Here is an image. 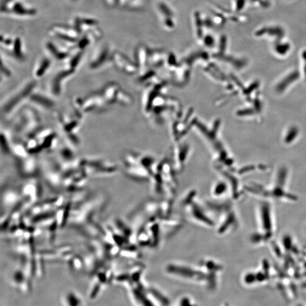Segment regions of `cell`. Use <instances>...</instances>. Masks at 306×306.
I'll return each mask as SVG.
<instances>
[{
    "label": "cell",
    "instance_id": "1",
    "mask_svg": "<svg viewBox=\"0 0 306 306\" xmlns=\"http://www.w3.org/2000/svg\"><path fill=\"white\" fill-rule=\"evenodd\" d=\"M257 229L250 240L255 246H263L272 241L276 231L273 209L271 202L264 200L257 206Z\"/></svg>",
    "mask_w": 306,
    "mask_h": 306
},
{
    "label": "cell",
    "instance_id": "2",
    "mask_svg": "<svg viewBox=\"0 0 306 306\" xmlns=\"http://www.w3.org/2000/svg\"><path fill=\"white\" fill-rule=\"evenodd\" d=\"M49 34L52 38L59 40L61 44L73 52L75 51L76 43L82 35L72 25L61 24H55L51 26Z\"/></svg>",
    "mask_w": 306,
    "mask_h": 306
},
{
    "label": "cell",
    "instance_id": "3",
    "mask_svg": "<svg viewBox=\"0 0 306 306\" xmlns=\"http://www.w3.org/2000/svg\"><path fill=\"white\" fill-rule=\"evenodd\" d=\"M270 265L266 261L255 271H250L244 275L243 280L244 284L248 286L262 285L268 283L272 278Z\"/></svg>",
    "mask_w": 306,
    "mask_h": 306
},
{
    "label": "cell",
    "instance_id": "4",
    "mask_svg": "<svg viewBox=\"0 0 306 306\" xmlns=\"http://www.w3.org/2000/svg\"><path fill=\"white\" fill-rule=\"evenodd\" d=\"M1 13L27 17H33L36 14L35 9L28 6L19 0H1Z\"/></svg>",
    "mask_w": 306,
    "mask_h": 306
},
{
    "label": "cell",
    "instance_id": "5",
    "mask_svg": "<svg viewBox=\"0 0 306 306\" xmlns=\"http://www.w3.org/2000/svg\"><path fill=\"white\" fill-rule=\"evenodd\" d=\"M45 48L52 57L59 61L68 59L72 51L61 44L60 45L56 43L49 40L45 43Z\"/></svg>",
    "mask_w": 306,
    "mask_h": 306
},
{
    "label": "cell",
    "instance_id": "6",
    "mask_svg": "<svg viewBox=\"0 0 306 306\" xmlns=\"http://www.w3.org/2000/svg\"><path fill=\"white\" fill-rule=\"evenodd\" d=\"M99 22L94 18L87 17H76L73 19L72 26L80 34L86 33L94 27L98 26Z\"/></svg>",
    "mask_w": 306,
    "mask_h": 306
},
{
    "label": "cell",
    "instance_id": "7",
    "mask_svg": "<svg viewBox=\"0 0 306 306\" xmlns=\"http://www.w3.org/2000/svg\"><path fill=\"white\" fill-rule=\"evenodd\" d=\"M111 54L109 48L106 46L100 48L93 55L90 61V68L92 69L99 68L103 65L108 60H111Z\"/></svg>",
    "mask_w": 306,
    "mask_h": 306
},
{
    "label": "cell",
    "instance_id": "8",
    "mask_svg": "<svg viewBox=\"0 0 306 306\" xmlns=\"http://www.w3.org/2000/svg\"><path fill=\"white\" fill-rule=\"evenodd\" d=\"M51 60L47 57L44 56L36 63L34 69L33 74L36 78H40L44 75L51 66Z\"/></svg>",
    "mask_w": 306,
    "mask_h": 306
},
{
    "label": "cell",
    "instance_id": "9",
    "mask_svg": "<svg viewBox=\"0 0 306 306\" xmlns=\"http://www.w3.org/2000/svg\"><path fill=\"white\" fill-rule=\"evenodd\" d=\"M9 51L16 59L21 61L25 60L26 56L24 52L23 40L19 36H16L13 38V43Z\"/></svg>",
    "mask_w": 306,
    "mask_h": 306
},
{
    "label": "cell",
    "instance_id": "10",
    "mask_svg": "<svg viewBox=\"0 0 306 306\" xmlns=\"http://www.w3.org/2000/svg\"><path fill=\"white\" fill-rule=\"evenodd\" d=\"M85 51L81 50H75L73 51V54L70 56L68 58V61L67 62V67L69 68L74 69L75 70L80 61L83 58V54Z\"/></svg>",
    "mask_w": 306,
    "mask_h": 306
},
{
    "label": "cell",
    "instance_id": "11",
    "mask_svg": "<svg viewBox=\"0 0 306 306\" xmlns=\"http://www.w3.org/2000/svg\"><path fill=\"white\" fill-rule=\"evenodd\" d=\"M13 43V38L8 36L4 35L3 34L1 36V47H4L5 50L10 51Z\"/></svg>",
    "mask_w": 306,
    "mask_h": 306
},
{
    "label": "cell",
    "instance_id": "12",
    "mask_svg": "<svg viewBox=\"0 0 306 306\" xmlns=\"http://www.w3.org/2000/svg\"><path fill=\"white\" fill-rule=\"evenodd\" d=\"M105 3L108 6H112L115 5L118 0H104Z\"/></svg>",
    "mask_w": 306,
    "mask_h": 306
},
{
    "label": "cell",
    "instance_id": "13",
    "mask_svg": "<svg viewBox=\"0 0 306 306\" xmlns=\"http://www.w3.org/2000/svg\"><path fill=\"white\" fill-rule=\"evenodd\" d=\"M70 1H73V2H77V1H79V0H70Z\"/></svg>",
    "mask_w": 306,
    "mask_h": 306
}]
</instances>
